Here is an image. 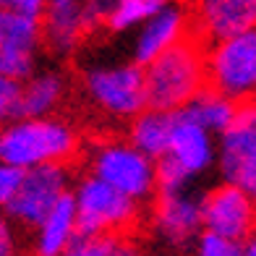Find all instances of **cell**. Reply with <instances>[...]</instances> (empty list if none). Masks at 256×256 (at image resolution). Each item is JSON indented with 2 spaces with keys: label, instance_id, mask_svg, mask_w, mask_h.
Segmentation results:
<instances>
[{
  "label": "cell",
  "instance_id": "obj_7",
  "mask_svg": "<svg viewBox=\"0 0 256 256\" xmlns=\"http://www.w3.org/2000/svg\"><path fill=\"white\" fill-rule=\"evenodd\" d=\"M71 199L76 206L81 238L128 236V230L142 217V204L110 188L108 183H102L94 176L81 178L71 191Z\"/></svg>",
  "mask_w": 256,
  "mask_h": 256
},
{
  "label": "cell",
  "instance_id": "obj_23",
  "mask_svg": "<svg viewBox=\"0 0 256 256\" xmlns=\"http://www.w3.org/2000/svg\"><path fill=\"white\" fill-rule=\"evenodd\" d=\"M26 170H18L8 162H0V212H6L10 206V202L16 199V194L21 188V180H24Z\"/></svg>",
  "mask_w": 256,
  "mask_h": 256
},
{
  "label": "cell",
  "instance_id": "obj_1",
  "mask_svg": "<svg viewBox=\"0 0 256 256\" xmlns=\"http://www.w3.org/2000/svg\"><path fill=\"white\" fill-rule=\"evenodd\" d=\"M81 149V134L74 123L58 115L50 118H18L0 128V162L18 170H37L71 162Z\"/></svg>",
  "mask_w": 256,
  "mask_h": 256
},
{
  "label": "cell",
  "instance_id": "obj_26",
  "mask_svg": "<svg viewBox=\"0 0 256 256\" xmlns=\"http://www.w3.org/2000/svg\"><path fill=\"white\" fill-rule=\"evenodd\" d=\"M108 256H144L138 243L128 236H112L110 238V254Z\"/></svg>",
  "mask_w": 256,
  "mask_h": 256
},
{
  "label": "cell",
  "instance_id": "obj_6",
  "mask_svg": "<svg viewBox=\"0 0 256 256\" xmlns=\"http://www.w3.org/2000/svg\"><path fill=\"white\" fill-rule=\"evenodd\" d=\"M217 162V136L191 118L188 110L176 112L168 154L157 162L160 191H186L194 178Z\"/></svg>",
  "mask_w": 256,
  "mask_h": 256
},
{
  "label": "cell",
  "instance_id": "obj_3",
  "mask_svg": "<svg viewBox=\"0 0 256 256\" xmlns=\"http://www.w3.org/2000/svg\"><path fill=\"white\" fill-rule=\"evenodd\" d=\"M89 176L100 178L110 188L144 204L160 191L157 162L128 142V138H102L89 149Z\"/></svg>",
  "mask_w": 256,
  "mask_h": 256
},
{
  "label": "cell",
  "instance_id": "obj_27",
  "mask_svg": "<svg viewBox=\"0 0 256 256\" xmlns=\"http://www.w3.org/2000/svg\"><path fill=\"white\" fill-rule=\"evenodd\" d=\"M243 256H256V236L243 243Z\"/></svg>",
  "mask_w": 256,
  "mask_h": 256
},
{
  "label": "cell",
  "instance_id": "obj_21",
  "mask_svg": "<svg viewBox=\"0 0 256 256\" xmlns=\"http://www.w3.org/2000/svg\"><path fill=\"white\" fill-rule=\"evenodd\" d=\"M24 118V81L0 76V128Z\"/></svg>",
  "mask_w": 256,
  "mask_h": 256
},
{
  "label": "cell",
  "instance_id": "obj_16",
  "mask_svg": "<svg viewBox=\"0 0 256 256\" xmlns=\"http://www.w3.org/2000/svg\"><path fill=\"white\" fill-rule=\"evenodd\" d=\"M81 238L78 232V217H76V206L71 194L50 209L44 220L34 228V240H32V251L34 256H63L74 243Z\"/></svg>",
  "mask_w": 256,
  "mask_h": 256
},
{
  "label": "cell",
  "instance_id": "obj_2",
  "mask_svg": "<svg viewBox=\"0 0 256 256\" xmlns=\"http://www.w3.org/2000/svg\"><path fill=\"white\" fill-rule=\"evenodd\" d=\"M202 40L191 34L157 60L144 66L146 102L152 110L180 112L206 89V58Z\"/></svg>",
  "mask_w": 256,
  "mask_h": 256
},
{
  "label": "cell",
  "instance_id": "obj_5",
  "mask_svg": "<svg viewBox=\"0 0 256 256\" xmlns=\"http://www.w3.org/2000/svg\"><path fill=\"white\" fill-rule=\"evenodd\" d=\"M42 14L40 0H0V76L26 81L37 71Z\"/></svg>",
  "mask_w": 256,
  "mask_h": 256
},
{
  "label": "cell",
  "instance_id": "obj_4",
  "mask_svg": "<svg viewBox=\"0 0 256 256\" xmlns=\"http://www.w3.org/2000/svg\"><path fill=\"white\" fill-rule=\"evenodd\" d=\"M81 86L86 100L102 115L115 120H134L149 108L144 68L138 63H89L81 74Z\"/></svg>",
  "mask_w": 256,
  "mask_h": 256
},
{
  "label": "cell",
  "instance_id": "obj_12",
  "mask_svg": "<svg viewBox=\"0 0 256 256\" xmlns=\"http://www.w3.org/2000/svg\"><path fill=\"white\" fill-rule=\"evenodd\" d=\"M202 225L206 232L246 243L256 236V202L236 186L220 183L202 199Z\"/></svg>",
  "mask_w": 256,
  "mask_h": 256
},
{
  "label": "cell",
  "instance_id": "obj_24",
  "mask_svg": "<svg viewBox=\"0 0 256 256\" xmlns=\"http://www.w3.org/2000/svg\"><path fill=\"white\" fill-rule=\"evenodd\" d=\"M110 238H78L63 256H108Z\"/></svg>",
  "mask_w": 256,
  "mask_h": 256
},
{
  "label": "cell",
  "instance_id": "obj_22",
  "mask_svg": "<svg viewBox=\"0 0 256 256\" xmlns=\"http://www.w3.org/2000/svg\"><path fill=\"white\" fill-rule=\"evenodd\" d=\"M194 256H243V243L204 230L194 243Z\"/></svg>",
  "mask_w": 256,
  "mask_h": 256
},
{
  "label": "cell",
  "instance_id": "obj_11",
  "mask_svg": "<svg viewBox=\"0 0 256 256\" xmlns=\"http://www.w3.org/2000/svg\"><path fill=\"white\" fill-rule=\"evenodd\" d=\"M68 194H71V176H68V168L52 165V168L26 170L16 199L10 202V206L3 214L16 225L37 228L44 220V214H48L50 209H55Z\"/></svg>",
  "mask_w": 256,
  "mask_h": 256
},
{
  "label": "cell",
  "instance_id": "obj_9",
  "mask_svg": "<svg viewBox=\"0 0 256 256\" xmlns=\"http://www.w3.org/2000/svg\"><path fill=\"white\" fill-rule=\"evenodd\" d=\"M217 168L225 183L256 202V102L238 104L230 128L217 138Z\"/></svg>",
  "mask_w": 256,
  "mask_h": 256
},
{
  "label": "cell",
  "instance_id": "obj_14",
  "mask_svg": "<svg viewBox=\"0 0 256 256\" xmlns=\"http://www.w3.org/2000/svg\"><path fill=\"white\" fill-rule=\"evenodd\" d=\"M191 18L178 6H162L134 37V63L149 66L186 37H191Z\"/></svg>",
  "mask_w": 256,
  "mask_h": 256
},
{
  "label": "cell",
  "instance_id": "obj_15",
  "mask_svg": "<svg viewBox=\"0 0 256 256\" xmlns=\"http://www.w3.org/2000/svg\"><path fill=\"white\" fill-rule=\"evenodd\" d=\"M256 29V0H204L194 10V34L206 44Z\"/></svg>",
  "mask_w": 256,
  "mask_h": 256
},
{
  "label": "cell",
  "instance_id": "obj_18",
  "mask_svg": "<svg viewBox=\"0 0 256 256\" xmlns=\"http://www.w3.org/2000/svg\"><path fill=\"white\" fill-rule=\"evenodd\" d=\"M172 123H176V112H162L146 108L142 115H136L128 128V142H131L138 152L160 162L170 149L172 138Z\"/></svg>",
  "mask_w": 256,
  "mask_h": 256
},
{
  "label": "cell",
  "instance_id": "obj_13",
  "mask_svg": "<svg viewBox=\"0 0 256 256\" xmlns=\"http://www.w3.org/2000/svg\"><path fill=\"white\" fill-rule=\"evenodd\" d=\"M152 230L160 240L183 248L204 232L202 225V199L186 191H157L152 206Z\"/></svg>",
  "mask_w": 256,
  "mask_h": 256
},
{
  "label": "cell",
  "instance_id": "obj_10",
  "mask_svg": "<svg viewBox=\"0 0 256 256\" xmlns=\"http://www.w3.org/2000/svg\"><path fill=\"white\" fill-rule=\"evenodd\" d=\"M104 21V3L81 0H52L44 3L42 14V42L58 55L74 52Z\"/></svg>",
  "mask_w": 256,
  "mask_h": 256
},
{
  "label": "cell",
  "instance_id": "obj_25",
  "mask_svg": "<svg viewBox=\"0 0 256 256\" xmlns=\"http://www.w3.org/2000/svg\"><path fill=\"white\" fill-rule=\"evenodd\" d=\"M0 256H18V236L8 217L0 214Z\"/></svg>",
  "mask_w": 256,
  "mask_h": 256
},
{
  "label": "cell",
  "instance_id": "obj_8",
  "mask_svg": "<svg viewBox=\"0 0 256 256\" xmlns=\"http://www.w3.org/2000/svg\"><path fill=\"white\" fill-rule=\"evenodd\" d=\"M206 86L236 104L256 102V29L206 44Z\"/></svg>",
  "mask_w": 256,
  "mask_h": 256
},
{
  "label": "cell",
  "instance_id": "obj_19",
  "mask_svg": "<svg viewBox=\"0 0 256 256\" xmlns=\"http://www.w3.org/2000/svg\"><path fill=\"white\" fill-rule=\"evenodd\" d=\"M186 110L191 112V118H194L196 123H202L209 134H214V136L220 138V136H222L228 128H230L232 118H236L238 104L230 102L228 97L217 94V92H212V89L206 86Z\"/></svg>",
  "mask_w": 256,
  "mask_h": 256
},
{
  "label": "cell",
  "instance_id": "obj_20",
  "mask_svg": "<svg viewBox=\"0 0 256 256\" xmlns=\"http://www.w3.org/2000/svg\"><path fill=\"white\" fill-rule=\"evenodd\" d=\"M162 6L165 3H160V0H115V3H104L102 26L118 34L138 32Z\"/></svg>",
  "mask_w": 256,
  "mask_h": 256
},
{
  "label": "cell",
  "instance_id": "obj_17",
  "mask_svg": "<svg viewBox=\"0 0 256 256\" xmlns=\"http://www.w3.org/2000/svg\"><path fill=\"white\" fill-rule=\"evenodd\" d=\"M68 94V78L58 68L34 71L24 81V118H50Z\"/></svg>",
  "mask_w": 256,
  "mask_h": 256
}]
</instances>
